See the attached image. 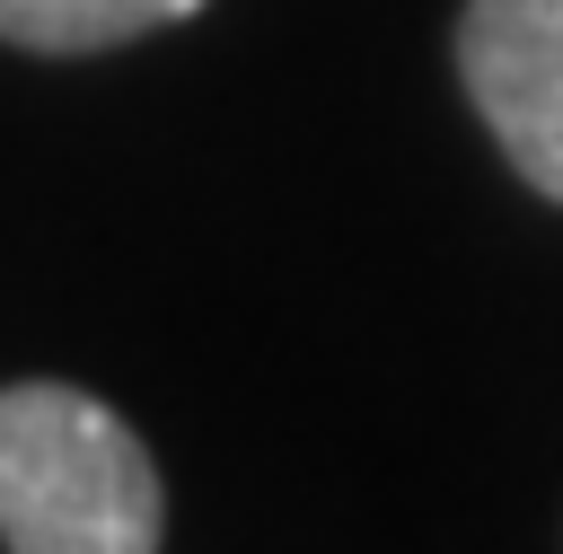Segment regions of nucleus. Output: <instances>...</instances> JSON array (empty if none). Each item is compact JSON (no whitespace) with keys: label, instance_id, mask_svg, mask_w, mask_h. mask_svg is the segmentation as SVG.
<instances>
[{"label":"nucleus","instance_id":"f257e3e1","mask_svg":"<svg viewBox=\"0 0 563 554\" xmlns=\"http://www.w3.org/2000/svg\"><path fill=\"white\" fill-rule=\"evenodd\" d=\"M167 492L141 431L62 378L0 387V545L9 554H158Z\"/></svg>","mask_w":563,"mask_h":554},{"label":"nucleus","instance_id":"7ed1b4c3","mask_svg":"<svg viewBox=\"0 0 563 554\" xmlns=\"http://www.w3.org/2000/svg\"><path fill=\"white\" fill-rule=\"evenodd\" d=\"M202 0H0V44L18 53H114L150 26L194 18Z\"/></svg>","mask_w":563,"mask_h":554},{"label":"nucleus","instance_id":"f03ea898","mask_svg":"<svg viewBox=\"0 0 563 554\" xmlns=\"http://www.w3.org/2000/svg\"><path fill=\"white\" fill-rule=\"evenodd\" d=\"M457 79L501 158L563 202V0H466Z\"/></svg>","mask_w":563,"mask_h":554}]
</instances>
